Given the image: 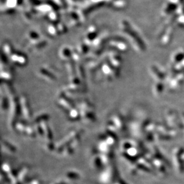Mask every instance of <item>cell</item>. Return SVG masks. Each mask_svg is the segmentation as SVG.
<instances>
[{
	"label": "cell",
	"mask_w": 184,
	"mask_h": 184,
	"mask_svg": "<svg viewBox=\"0 0 184 184\" xmlns=\"http://www.w3.org/2000/svg\"><path fill=\"white\" fill-rule=\"evenodd\" d=\"M115 175V169L112 165L107 166V168L101 172L99 178V184H110L114 179Z\"/></svg>",
	"instance_id": "obj_1"
},
{
	"label": "cell",
	"mask_w": 184,
	"mask_h": 184,
	"mask_svg": "<svg viewBox=\"0 0 184 184\" xmlns=\"http://www.w3.org/2000/svg\"><path fill=\"white\" fill-rule=\"evenodd\" d=\"M98 152L100 153H104V154H107L109 155H111V150L110 147L107 143L106 141L102 139L98 144Z\"/></svg>",
	"instance_id": "obj_2"
},
{
	"label": "cell",
	"mask_w": 184,
	"mask_h": 184,
	"mask_svg": "<svg viewBox=\"0 0 184 184\" xmlns=\"http://www.w3.org/2000/svg\"><path fill=\"white\" fill-rule=\"evenodd\" d=\"M91 166L95 169H99L104 166L99 154H94L91 159Z\"/></svg>",
	"instance_id": "obj_3"
},
{
	"label": "cell",
	"mask_w": 184,
	"mask_h": 184,
	"mask_svg": "<svg viewBox=\"0 0 184 184\" xmlns=\"http://www.w3.org/2000/svg\"><path fill=\"white\" fill-rule=\"evenodd\" d=\"M27 125V124L23 122H22V121H20L19 122H17L15 125L14 129H16V130L19 133H21V134L24 133V134H25Z\"/></svg>",
	"instance_id": "obj_4"
},
{
	"label": "cell",
	"mask_w": 184,
	"mask_h": 184,
	"mask_svg": "<svg viewBox=\"0 0 184 184\" xmlns=\"http://www.w3.org/2000/svg\"><path fill=\"white\" fill-rule=\"evenodd\" d=\"M25 134L30 138H35L37 136V134H36V132H35L34 126H32L27 124L26 129V132H25Z\"/></svg>",
	"instance_id": "obj_5"
},
{
	"label": "cell",
	"mask_w": 184,
	"mask_h": 184,
	"mask_svg": "<svg viewBox=\"0 0 184 184\" xmlns=\"http://www.w3.org/2000/svg\"><path fill=\"white\" fill-rule=\"evenodd\" d=\"M29 171V168L27 167H26L20 171V173L19 175V177L17 178V180H19V183L22 182V181H23V180H25V179L26 177V175Z\"/></svg>",
	"instance_id": "obj_6"
},
{
	"label": "cell",
	"mask_w": 184,
	"mask_h": 184,
	"mask_svg": "<svg viewBox=\"0 0 184 184\" xmlns=\"http://www.w3.org/2000/svg\"><path fill=\"white\" fill-rule=\"evenodd\" d=\"M66 178L67 179L70 180H76L80 178L79 174L76 172L70 171L66 173Z\"/></svg>",
	"instance_id": "obj_7"
},
{
	"label": "cell",
	"mask_w": 184,
	"mask_h": 184,
	"mask_svg": "<svg viewBox=\"0 0 184 184\" xmlns=\"http://www.w3.org/2000/svg\"><path fill=\"white\" fill-rule=\"evenodd\" d=\"M2 146H4L5 150H7V151H10L13 153L14 151H15V148L14 147L12 144L8 143V142H7L6 141H4V142L2 141Z\"/></svg>",
	"instance_id": "obj_8"
},
{
	"label": "cell",
	"mask_w": 184,
	"mask_h": 184,
	"mask_svg": "<svg viewBox=\"0 0 184 184\" xmlns=\"http://www.w3.org/2000/svg\"><path fill=\"white\" fill-rule=\"evenodd\" d=\"M52 184H67V182L65 181H57Z\"/></svg>",
	"instance_id": "obj_9"
}]
</instances>
